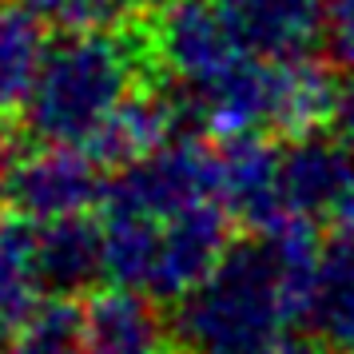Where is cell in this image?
Listing matches in <instances>:
<instances>
[{"instance_id":"cell-1","label":"cell","mask_w":354,"mask_h":354,"mask_svg":"<svg viewBox=\"0 0 354 354\" xmlns=\"http://www.w3.org/2000/svg\"><path fill=\"white\" fill-rule=\"evenodd\" d=\"M231 219L219 187V151L176 136L124 163L104 187L108 279L151 303H179L227 251Z\"/></svg>"},{"instance_id":"cell-2","label":"cell","mask_w":354,"mask_h":354,"mask_svg":"<svg viewBox=\"0 0 354 354\" xmlns=\"http://www.w3.org/2000/svg\"><path fill=\"white\" fill-rule=\"evenodd\" d=\"M322 243L310 223L231 239L176 306L171 338L187 354H271L306 322Z\"/></svg>"},{"instance_id":"cell-3","label":"cell","mask_w":354,"mask_h":354,"mask_svg":"<svg viewBox=\"0 0 354 354\" xmlns=\"http://www.w3.org/2000/svg\"><path fill=\"white\" fill-rule=\"evenodd\" d=\"M147 72H156V64L144 28L115 32L108 24L60 32V40L48 44L40 76L20 108L24 131L32 136V144L88 147L144 88Z\"/></svg>"},{"instance_id":"cell-4","label":"cell","mask_w":354,"mask_h":354,"mask_svg":"<svg viewBox=\"0 0 354 354\" xmlns=\"http://www.w3.org/2000/svg\"><path fill=\"white\" fill-rule=\"evenodd\" d=\"M104 163L72 144H36L12 160L0 176L4 203L28 223H52L64 215H84L104 199Z\"/></svg>"},{"instance_id":"cell-5","label":"cell","mask_w":354,"mask_h":354,"mask_svg":"<svg viewBox=\"0 0 354 354\" xmlns=\"http://www.w3.org/2000/svg\"><path fill=\"white\" fill-rule=\"evenodd\" d=\"M279 187L287 223L335 219L342 195V144L335 131H299L279 151Z\"/></svg>"},{"instance_id":"cell-6","label":"cell","mask_w":354,"mask_h":354,"mask_svg":"<svg viewBox=\"0 0 354 354\" xmlns=\"http://www.w3.org/2000/svg\"><path fill=\"white\" fill-rule=\"evenodd\" d=\"M279 151L267 136H231L219 147V187L231 215L251 231L287 227L283 187H279Z\"/></svg>"},{"instance_id":"cell-7","label":"cell","mask_w":354,"mask_h":354,"mask_svg":"<svg viewBox=\"0 0 354 354\" xmlns=\"http://www.w3.org/2000/svg\"><path fill=\"white\" fill-rule=\"evenodd\" d=\"M239 36L263 56H310L326 32L330 0H219Z\"/></svg>"},{"instance_id":"cell-8","label":"cell","mask_w":354,"mask_h":354,"mask_svg":"<svg viewBox=\"0 0 354 354\" xmlns=\"http://www.w3.org/2000/svg\"><path fill=\"white\" fill-rule=\"evenodd\" d=\"M36 243H40V267L48 279L52 295H80L108 279L104 263V227L100 219L84 215H64L52 223H36Z\"/></svg>"},{"instance_id":"cell-9","label":"cell","mask_w":354,"mask_h":354,"mask_svg":"<svg viewBox=\"0 0 354 354\" xmlns=\"http://www.w3.org/2000/svg\"><path fill=\"white\" fill-rule=\"evenodd\" d=\"M171 330L147 295L115 287L88 303L84 354H167Z\"/></svg>"},{"instance_id":"cell-10","label":"cell","mask_w":354,"mask_h":354,"mask_svg":"<svg viewBox=\"0 0 354 354\" xmlns=\"http://www.w3.org/2000/svg\"><path fill=\"white\" fill-rule=\"evenodd\" d=\"M303 326L335 354H354V231L322 243Z\"/></svg>"},{"instance_id":"cell-11","label":"cell","mask_w":354,"mask_h":354,"mask_svg":"<svg viewBox=\"0 0 354 354\" xmlns=\"http://www.w3.org/2000/svg\"><path fill=\"white\" fill-rule=\"evenodd\" d=\"M48 17L32 0H0V112H17L48 56Z\"/></svg>"},{"instance_id":"cell-12","label":"cell","mask_w":354,"mask_h":354,"mask_svg":"<svg viewBox=\"0 0 354 354\" xmlns=\"http://www.w3.org/2000/svg\"><path fill=\"white\" fill-rule=\"evenodd\" d=\"M48 295V279L40 267L36 223L12 219L0 223V338L12 335Z\"/></svg>"},{"instance_id":"cell-13","label":"cell","mask_w":354,"mask_h":354,"mask_svg":"<svg viewBox=\"0 0 354 354\" xmlns=\"http://www.w3.org/2000/svg\"><path fill=\"white\" fill-rule=\"evenodd\" d=\"M88 306H76L68 295L44 299L12 335H4V354H84Z\"/></svg>"},{"instance_id":"cell-14","label":"cell","mask_w":354,"mask_h":354,"mask_svg":"<svg viewBox=\"0 0 354 354\" xmlns=\"http://www.w3.org/2000/svg\"><path fill=\"white\" fill-rule=\"evenodd\" d=\"M326 128L335 131V140L342 144V195H338L335 219L346 231H354V88H342V100H338Z\"/></svg>"},{"instance_id":"cell-15","label":"cell","mask_w":354,"mask_h":354,"mask_svg":"<svg viewBox=\"0 0 354 354\" xmlns=\"http://www.w3.org/2000/svg\"><path fill=\"white\" fill-rule=\"evenodd\" d=\"M322 40H326V48H330L335 68L354 84V0H330Z\"/></svg>"},{"instance_id":"cell-16","label":"cell","mask_w":354,"mask_h":354,"mask_svg":"<svg viewBox=\"0 0 354 354\" xmlns=\"http://www.w3.org/2000/svg\"><path fill=\"white\" fill-rule=\"evenodd\" d=\"M271 354H335L319 335H287Z\"/></svg>"},{"instance_id":"cell-17","label":"cell","mask_w":354,"mask_h":354,"mask_svg":"<svg viewBox=\"0 0 354 354\" xmlns=\"http://www.w3.org/2000/svg\"><path fill=\"white\" fill-rule=\"evenodd\" d=\"M4 160H8V144H4V131H0V176H4V167H8Z\"/></svg>"}]
</instances>
